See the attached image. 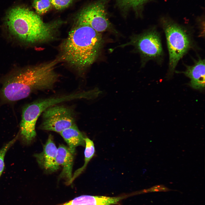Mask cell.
<instances>
[{"mask_svg": "<svg viewBox=\"0 0 205 205\" xmlns=\"http://www.w3.org/2000/svg\"><path fill=\"white\" fill-rule=\"evenodd\" d=\"M56 60L21 69L0 81V99L4 103L25 98L38 91L52 89L59 76L55 71Z\"/></svg>", "mask_w": 205, "mask_h": 205, "instance_id": "1", "label": "cell"}, {"mask_svg": "<svg viewBox=\"0 0 205 205\" xmlns=\"http://www.w3.org/2000/svg\"><path fill=\"white\" fill-rule=\"evenodd\" d=\"M103 42L100 33L89 26L77 24L62 44L60 58L71 67L82 71L97 59Z\"/></svg>", "mask_w": 205, "mask_h": 205, "instance_id": "2", "label": "cell"}, {"mask_svg": "<svg viewBox=\"0 0 205 205\" xmlns=\"http://www.w3.org/2000/svg\"><path fill=\"white\" fill-rule=\"evenodd\" d=\"M5 23L10 32L20 40L34 43L53 38L57 24L45 23L37 14L25 7L18 6L8 12Z\"/></svg>", "mask_w": 205, "mask_h": 205, "instance_id": "3", "label": "cell"}, {"mask_svg": "<svg viewBox=\"0 0 205 205\" xmlns=\"http://www.w3.org/2000/svg\"><path fill=\"white\" fill-rule=\"evenodd\" d=\"M160 22L166 37L169 57L168 76L171 77L179 61L192 48V41L187 30L171 19L163 17Z\"/></svg>", "mask_w": 205, "mask_h": 205, "instance_id": "4", "label": "cell"}, {"mask_svg": "<svg viewBox=\"0 0 205 205\" xmlns=\"http://www.w3.org/2000/svg\"><path fill=\"white\" fill-rule=\"evenodd\" d=\"M129 45L134 47L140 55L143 62L159 59L163 55L159 34L155 28L134 35L128 42L121 46Z\"/></svg>", "mask_w": 205, "mask_h": 205, "instance_id": "5", "label": "cell"}, {"mask_svg": "<svg viewBox=\"0 0 205 205\" xmlns=\"http://www.w3.org/2000/svg\"><path fill=\"white\" fill-rule=\"evenodd\" d=\"M42 114V121L39 128L42 130L60 133L75 124L73 110L63 105L51 106Z\"/></svg>", "mask_w": 205, "mask_h": 205, "instance_id": "6", "label": "cell"}, {"mask_svg": "<svg viewBox=\"0 0 205 205\" xmlns=\"http://www.w3.org/2000/svg\"><path fill=\"white\" fill-rule=\"evenodd\" d=\"M78 24L89 26L101 33L111 28L106 15L105 2L98 1L85 7L77 16Z\"/></svg>", "mask_w": 205, "mask_h": 205, "instance_id": "7", "label": "cell"}, {"mask_svg": "<svg viewBox=\"0 0 205 205\" xmlns=\"http://www.w3.org/2000/svg\"><path fill=\"white\" fill-rule=\"evenodd\" d=\"M57 148L50 134L44 145L42 151L34 156L39 165L45 171L53 172L59 168L56 162Z\"/></svg>", "mask_w": 205, "mask_h": 205, "instance_id": "8", "label": "cell"}, {"mask_svg": "<svg viewBox=\"0 0 205 205\" xmlns=\"http://www.w3.org/2000/svg\"><path fill=\"white\" fill-rule=\"evenodd\" d=\"M190 80V85L193 88L202 89L205 87V61L199 58L192 65H186L182 72Z\"/></svg>", "mask_w": 205, "mask_h": 205, "instance_id": "9", "label": "cell"}, {"mask_svg": "<svg viewBox=\"0 0 205 205\" xmlns=\"http://www.w3.org/2000/svg\"><path fill=\"white\" fill-rule=\"evenodd\" d=\"M73 160V154L68 147L63 145H60L57 148L56 162L59 167L61 166L62 168L60 178L66 179L67 184L72 176Z\"/></svg>", "mask_w": 205, "mask_h": 205, "instance_id": "10", "label": "cell"}, {"mask_svg": "<svg viewBox=\"0 0 205 205\" xmlns=\"http://www.w3.org/2000/svg\"><path fill=\"white\" fill-rule=\"evenodd\" d=\"M67 143L69 151L75 153L76 147L79 146H85V137L75 124L60 133Z\"/></svg>", "mask_w": 205, "mask_h": 205, "instance_id": "11", "label": "cell"}, {"mask_svg": "<svg viewBox=\"0 0 205 205\" xmlns=\"http://www.w3.org/2000/svg\"><path fill=\"white\" fill-rule=\"evenodd\" d=\"M85 140V149L84 151V163L82 167L77 169L74 172L68 184H71L74 180L84 171L88 163L95 155V151L93 142L88 138L86 137Z\"/></svg>", "mask_w": 205, "mask_h": 205, "instance_id": "12", "label": "cell"}, {"mask_svg": "<svg viewBox=\"0 0 205 205\" xmlns=\"http://www.w3.org/2000/svg\"><path fill=\"white\" fill-rule=\"evenodd\" d=\"M60 205H102L99 196L83 195Z\"/></svg>", "mask_w": 205, "mask_h": 205, "instance_id": "13", "label": "cell"}, {"mask_svg": "<svg viewBox=\"0 0 205 205\" xmlns=\"http://www.w3.org/2000/svg\"><path fill=\"white\" fill-rule=\"evenodd\" d=\"M148 0H117L119 5L124 9L137 10L141 8Z\"/></svg>", "mask_w": 205, "mask_h": 205, "instance_id": "14", "label": "cell"}, {"mask_svg": "<svg viewBox=\"0 0 205 205\" xmlns=\"http://www.w3.org/2000/svg\"><path fill=\"white\" fill-rule=\"evenodd\" d=\"M51 5L50 0H34L32 4L36 13L39 15L46 13L50 9Z\"/></svg>", "mask_w": 205, "mask_h": 205, "instance_id": "15", "label": "cell"}, {"mask_svg": "<svg viewBox=\"0 0 205 205\" xmlns=\"http://www.w3.org/2000/svg\"><path fill=\"white\" fill-rule=\"evenodd\" d=\"M19 137V134L4 145L0 149V177L5 167L4 158L6 152L15 143Z\"/></svg>", "mask_w": 205, "mask_h": 205, "instance_id": "16", "label": "cell"}, {"mask_svg": "<svg viewBox=\"0 0 205 205\" xmlns=\"http://www.w3.org/2000/svg\"><path fill=\"white\" fill-rule=\"evenodd\" d=\"M73 0H50L52 5L57 9H61L68 6Z\"/></svg>", "mask_w": 205, "mask_h": 205, "instance_id": "17", "label": "cell"}, {"mask_svg": "<svg viewBox=\"0 0 205 205\" xmlns=\"http://www.w3.org/2000/svg\"><path fill=\"white\" fill-rule=\"evenodd\" d=\"M169 189L163 186L162 185L156 186H153L150 189L146 190H144L141 191L142 193H147L151 192L159 191H166L168 190Z\"/></svg>", "mask_w": 205, "mask_h": 205, "instance_id": "18", "label": "cell"}]
</instances>
